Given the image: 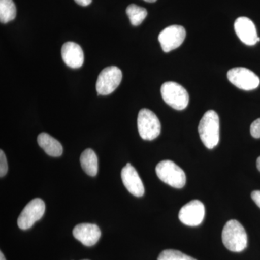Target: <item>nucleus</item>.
<instances>
[{"mask_svg":"<svg viewBox=\"0 0 260 260\" xmlns=\"http://www.w3.org/2000/svg\"><path fill=\"white\" fill-rule=\"evenodd\" d=\"M222 241L229 251L241 252L247 246V234L244 228L238 220H231L223 228Z\"/></svg>","mask_w":260,"mask_h":260,"instance_id":"1","label":"nucleus"},{"mask_svg":"<svg viewBox=\"0 0 260 260\" xmlns=\"http://www.w3.org/2000/svg\"><path fill=\"white\" fill-rule=\"evenodd\" d=\"M220 121L218 114L213 110L208 111L200 121L198 132L205 146L213 149L218 145L220 135Z\"/></svg>","mask_w":260,"mask_h":260,"instance_id":"2","label":"nucleus"},{"mask_svg":"<svg viewBox=\"0 0 260 260\" xmlns=\"http://www.w3.org/2000/svg\"><path fill=\"white\" fill-rule=\"evenodd\" d=\"M160 93L164 102L176 110H184L189 104V93L184 87L176 82H166L162 84Z\"/></svg>","mask_w":260,"mask_h":260,"instance_id":"3","label":"nucleus"},{"mask_svg":"<svg viewBox=\"0 0 260 260\" xmlns=\"http://www.w3.org/2000/svg\"><path fill=\"white\" fill-rule=\"evenodd\" d=\"M155 172L160 180L172 187L181 189L185 185V173L172 160H162L159 162L155 168Z\"/></svg>","mask_w":260,"mask_h":260,"instance_id":"4","label":"nucleus"},{"mask_svg":"<svg viewBox=\"0 0 260 260\" xmlns=\"http://www.w3.org/2000/svg\"><path fill=\"white\" fill-rule=\"evenodd\" d=\"M138 128L142 139L153 140L160 135L161 125L155 113L150 109H143L138 114Z\"/></svg>","mask_w":260,"mask_h":260,"instance_id":"5","label":"nucleus"},{"mask_svg":"<svg viewBox=\"0 0 260 260\" xmlns=\"http://www.w3.org/2000/svg\"><path fill=\"white\" fill-rule=\"evenodd\" d=\"M122 80V73L116 66L107 67L101 72L96 81L98 95H107L112 93Z\"/></svg>","mask_w":260,"mask_h":260,"instance_id":"6","label":"nucleus"},{"mask_svg":"<svg viewBox=\"0 0 260 260\" xmlns=\"http://www.w3.org/2000/svg\"><path fill=\"white\" fill-rule=\"evenodd\" d=\"M227 77L233 85L244 90H254L260 83L259 77L247 68H232L228 72Z\"/></svg>","mask_w":260,"mask_h":260,"instance_id":"7","label":"nucleus"},{"mask_svg":"<svg viewBox=\"0 0 260 260\" xmlns=\"http://www.w3.org/2000/svg\"><path fill=\"white\" fill-rule=\"evenodd\" d=\"M45 203L40 198H36L28 203L19 215L18 225L22 230H27L40 220L45 213Z\"/></svg>","mask_w":260,"mask_h":260,"instance_id":"8","label":"nucleus"},{"mask_svg":"<svg viewBox=\"0 0 260 260\" xmlns=\"http://www.w3.org/2000/svg\"><path fill=\"white\" fill-rule=\"evenodd\" d=\"M186 38L185 28L181 25H170L162 30L158 36V41L162 51L169 52L180 47Z\"/></svg>","mask_w":260,"mask_h":260,"instance_id":"9","label":"nucleus"},{"mask_svg":"<svg viewBox=\"0 0 260 260\" xmlns=\"http://www.w3.org/2000/svg\"><path fill=\"white\" fill-rule=\"evenodd\" d=\"M205 215L204 205L199 200H192L181 208L179 218L189 226H198L203 223Z\"/></svg>","mask_w":260,"mask_h":260,"instance_id":"10","label":"nucleus"},{"mask_svg":"<svg viewBox=\"0 0 260 260\" xmlns=\"http://www.w3.org/2000/svg\"><path fill=\"white\" fill-rule=\"evenodd\" d=\"M234 29L237 37L246 45H255L260 41L255 25L246 17L237 18L234 23Z\"/></svg>","mask_w":260,"mask_h":260,"instance_id":"11","label":"nucleus"},{"mask_svg":"<svg viewBox=\"0 0 260 260\" xmlns=\"http://www.w3.org/2000/svg\"><path fill=\"white\" fill-rule=\"evenodd\" d=\"M121 177L123 184L132 194L138 198L144 195L145 188L143 181L136 169L129 162L123 168Z\"/></svg>","mask_w":260,"mask_h":260,"instance_id":"12","label":"nucleus"},{"mask_svg":"<svg viewBox=\"0 0 260 260\" xmlns=\"http://www.w3.org/2000/svg\"><path fill=\"white\" fill-rule=\"evenodd\" d=\"M73 234L77 240L86 246L95 245L102 236L99 227L92 223L78 224L73 229Z\"/></svg>","mask_w":260,"mask_h":260,"instance_id":"13","label":"nucleus"},{"mask_svg":"<svg viewBox=\"0 0 260 260\" xmlns=\"http://www.w3.org/2000/svg\"><path fill=\"white\" fill-rule=\"evenodd\" d=\"M61 57L65 64L73 69L81 68L84 63V53L80 45L75 42L65 43L61 47Z\"/></svg>","mask_w":260,"mask_h":260,"instance_id":"14","label":"nucleus"},{"mask_svg":"<svg viewBox=\"0 0 260 260\" xmlns=\"http://www.w3.org/2000/svg\"><path fill=\"white\" fill-rule=\"evenodd\" d=\"M37 142L47 155L52 157H59L62 155V145L50 135L46 133H41L38 136Z\"/></svg>","mask_w":260,"mask_h":260,"instance_id":"15","label":"nucleus"},{"mask_svg":"<svg viewBox=\"0 0 260 260\" xmlns=\"http://www.w3.org/2000/svg\"><path fill=\"white\" fill-rule=\"evenodd\" d=\"M80 164L84 172L90 177H95L99 169L96 154L92 149L84 150L80 155Z\"/></svg>","mask_w":260,"mask_h":260,"instance_id":"16","label":"nucleus"},{"mask_svg":"<svg viewBox=\"0 0 260 260\" xmlns=\"http://www.w3.org/2000/svg\"><path fill=\"white\" fill-rule=\"evenodd\" d=\"M16 17V7L13 0H0V21L8 23Z\"/></svg>","mask_w":260,"mask_h":260,"instance_id":"17","label":"nucleus"},{"mask_svg":"<svg viewBox=\"0 0 260 260\" xmlns=\"http://www.w3.org/2000/svg\"><path fill=\"white\" fill-rule=\"evenodd\" d=\"M126 13L130 23L134 26L140 25L148 15L146 9L135 4L129 5L126 8Z\"/></svg>","mask_w":260,"mask_h":260,"instance_id":"18","label":"nucleus"},{"mask_svg":"<svg viewBox=\"0 0 260 260\" xmlns=\"http://www.w3.org/2000/svg\"><path fill=\"white\" fill-rule=\"evenodd\" d=\"M158 260H197L190 256L174 249H167L159 254Z\"/></svg>","mask_w":260,"mask_h":260,"instance_id":"19","label":"nucleus"},{"mask_svg":"<svg viewBox=\"0 0 260 260\" xmlns=\"http://www.w3.org/2000/svg\"><path fill=\"white\" fill-rule=\"evenodd\" d=\"M8 171V160L3 150H0V177L6 175Z\"/></svg>","mask_w":260,"mask_h":260,"instance_id":"20","label":"nucleus"},{"mask_svg":"<svg viewBox=\"0 0 260 260\" xmlns=\"http://www.w3.org/2000/svg\"><path fill=\"white\" fill-rule=\"evenodd\" d=\"M250 133L253 138H260V118L251 124Z\"/></svg>","mask_w":260,"mask_h":260,"instance_id":"21","label":"nucleus"},{"mask_svg":"<svg viewBox=\"0 0 260 260\" xmlns=\"http://www.w3.org/2000/svg\"><path fill=\"white\" fill-rule=\"evenodd\" d=\"M251 198L254 200L256 205L260 208V191L255 190L252 191V193H251Z\"/></svg>","mask_w":260,"mask_h":260,"instance_id":"22","label":"nucleus"},{"mask_svg":"<svg viewBox=\"0 0 260 260\" xmlns=\"http://www.w3.org/2000/svg\"><path fill=\"white\" fill-rule=\"evenodd\" d=\"M77 4L81 5V6H88V5L91 4L92 0H75Z\"/></svg>","mask_w":260,"mask_h":260,"instance_id":"23","label":"nucleus"},{"mask_svg":"<svg viewBox=\"0 0 260 260\" xmlns=\"http://www.w3.org/2000/svg\"><path fill=\"white\" fill-rule=\"evenodd\" d=\"M256 167H257L258 170L260 172V156L256 160Z\"/></svg>","mask_w":260,"mask_h":260,"instance_id":"24","label":"nucleus"},{"mask_svg":"<svg viewBox=\"0 0 260 260\" xmlns=\"http://www.w3.org/2000/svg\"><path fill=\"white\" fill-rule=\"evenodd\" d=\"M0 260H6V259H5L4 254H3V253L2 252V251L0 252Z\"/></svg>","mask_w":260,"mask_h":260,"instance_id":"25","label":"nucleus"},{"mask_svg":"<svg viewBox=\"0 0 260 260\" xmlns=\"http://www.w3.org/2000/svg\"><path fill=\"white\" fill-rule=\"evenodd\" d=\"M144 1L147 2V3H155V2H156L157 0H144Z\"/></svg>","mask_w":260,"mask_h":260,"instance_id":"26","label":"nucleus"},{"mask_svg":"<svg viewBox=\"0 0 260 260\" xmlns=\"http://www.w3.org/2000/svg\"><path fill=\"white\" fill-rule=\"evenodd\" d=\"M84 260H88V259H84Z\"/></svg>","mask_w":260,"mask_h":260,"instance_id":"27","label":"nucleus"}]
</instances>
